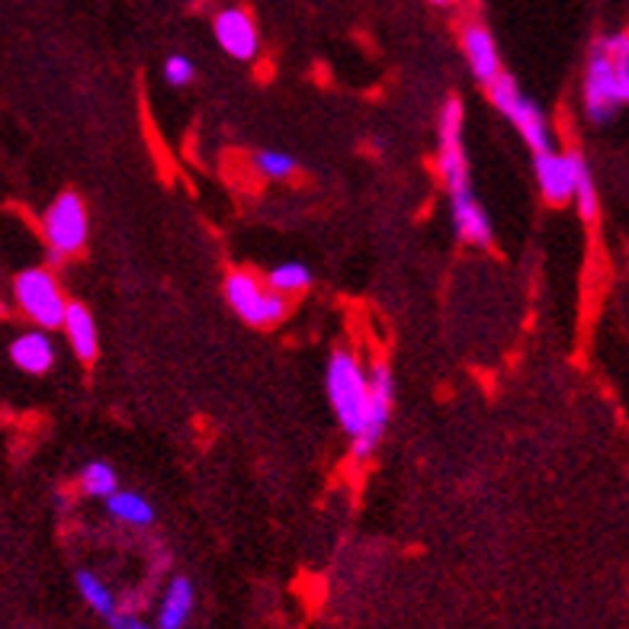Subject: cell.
I'll list each match as a JSON object with an SVG mask.
<instances>
[{
	"instance_id": "15",
	"label": "cell",
	"mask_w": 629,
	"mask_h": 629,
	"mask_svg": "<svg viewBox=\"0 0 629 629\" xmlns=\"http://www.w3.org/2000/svg\"><path fill=\"white\" fill-rule=\"evenodd\" d=\"M196 607V588L186 575H177L168 585V595L161 600V617H158V629H183L193 617Z\"/></svg>"
},
{
	"instance_id": "8",
	"label": "cell",
	"mask_w": 629,
	"mask_h": 629,
	"mask_svg": "<svg viewBox=\"0 0 629 629\" xmlns=\"http://www.w3.org/2000/svg\"><path fill=\"white\" fill-rule=\"evenodd\" d=\"M578 158L581 154H559V151L546 149V151H537V161H534V168H537V180H539V190H542V196L549 200V203H556V206H562V203H569L571 200V190H575V164H578Z\"/></svg>"
},
{
	"instance_id": "13",
	"label": "cell",
	"mask_w": 629,
	"mask_h": 629,
	"mask_svg": "<svg viewBox=\"0 0 629 629\" xmlns=\"http://www.w3.org/2000/svg\"><path fill=\"white\" fill-rule=\"evenodd\" d=\"M61 328L68 334V341H71V347H74V354L90 363V359H97V351H100V334H97V322H93V315H90L84 305H78V302H68V308H64V318H61Z\"/></svg>"
},
{
	"instance_id": "9",
	"label": "cell",
	"mask_w": 629,
	"mask_h": 629,
	"mask_svg": "<svg viewBox=\"0 0 629 629\" xmlns=\"http://www.w3.org/2000/svg\"><path fill=\"white\" fill-rule=\"evenodd\" d=\"M215 39H219V45L232 59L239 61H251L257 55V49H261V35H257V27H254L251 13H244L239 7L222 10L215 17Z\"/></svg>"
},
{
	"instance_id": "5",
	"label": "cell",
	"mask_w": 629,
	"mask_h": 629,
	"mask_svg": "<svg viewBox=\"0 0 629 629\" xmlns=\"http://www.w3.org/2000/svg\"><path fill=\"white\" fill-rule=\"evenodd\" d=\"M13 293H17V302H20L23 315L32 318L39 328L42 331L61 328V318H64L68 302L61 296L59 280H55L49 270L42 267L23 270V273L17 276Z\"/></svg>"
},
{
	"instance_id": "1",
	"label": "cell",
	"mask_w": 629,
	"mask_h": 629,
	"mask_svg": "<svg viewBox=\"0 0 629 629\" xmlns=\"http://www.w3.org/2000/svg\"><path fill=\"white\" fill-rule=\"evenodd\" d=\"M629 100V39L627 32L595 42L585 74V103L595 122H610Z\"/></svg>"
},
{
	"instance_id": "21",
	"label": "cell",
	"mask_w": 629,
	"mask_h": 629,
	"mask_svg": "<svg viewBox=\"0 0 629 629\" xmlns=\"http://www.w3.org/2000/svg\"><path fill=\"white\" fill-rule=\"evenodd\" d=\"M254 168L270 180H286L296 174V158H290L283 151H257L254 154Z\"/></svg>"
},
{
	"instance_id": "17",
	"label": "cell",
	"mask_w": 629,
	"mask_h": 629,
	"mask_svg": "<svg viewBox=\"0 0 629 629\" xmlns=\"http://www.w3.org/2000/svg\"><path fill=\"white\" fill-rule=\"evenodd\" d=\"M74 581H78L81 598L88 600L90 607H93V610H97L103 620H106L113 610H120V607H116V598H113V591H110V588H106V585H103V581H100L93 571H78V578H74Z\"/></svg>"
},
{
	"instance_id": "20",
	"label": "cell",
	"mask_w": 629,
	"mask_h": 629,
	"mask_svg": "<svg viewBox=\"0 0 629 629\" xmlns=\"http://www.w3.org/2000/svg\"><path fill=\"white\" fill-rule=\"evenodd\" d=\"M81 488L88 491L90 498H110L120 488L116 469L110 463H90L81 473Z\"/></svg>"
},
{
	"instance_id": "24",
	"label": "cell",
	"mask_w": 629,
	"mask_h": 629,
	"mask_svg": "<svg viewBox=\"0 0 629 629\" xmlns=\"http://www.w3.org/2000/svg\"><path fill=\"white\" fill-rule=\"evenodd\" d=\"M430 3H437V7H449V3H456V0H430Z\"/></svg>"
},
{
	"instance_id": "22",
	"label": "cell",
	"mask_w": 629,
	"mask_h": 629,
	"mask_svg": "<svg viewBox=\"0 0 629 629\" xmlns=\"http://www.w3.org/2000/svg\"><path fill=\"white\" fill-rule=\"evenodd\" d=\"M164 78L174 88H186V84H193L196 68H193V61L186 59V55H171V59L164 61Z\"/></svg>"
},
{
	"instance_id": "23",
	"label": "cell",
	"mask_w": 629,
	"mask_h": 629,
	"mask_svg": "<svg viewBox=\"0 0 629 629\" xmlns=\"http://www.w3.org/2000/svg\"><path fill=\"white\" fill-rule=\"evenodd\" d=\"M106 623H110V629H154L151 623H145V620H139V617H132V613H120V610H113V613L106 617Z\"/></svg>"
},
{
	"instance_id": "2",
	"label": "cell",
	"mask_w": 629,
	"mask_h": 629,
	"mask_svg": "<svg viewBox=\"0 0 629 629\" xmlns=\"http://www.w3.org/2000/svg\"><path fill=\"white\" fill-rule=\"evenodd\" d=\"M328 398L341 427L357 437L369 408V376L351 351H334L328 359Z\"/></svg>"
},
{
	"instance_id": "12",
	"label": "cell",
	"mask_w": 629,
	"mask_h": 629,
	"mask_svg": "<svg viewBox=\"0 0 629 629\" xmlns=\"http://www.w3.org/2000/svg\"><path fill=\"white\" fill-rule=\"evenodd\" d=\"M10 359L23 369V373H49L55 363V344L45 331H27L10 344Z\"/></svg>"
},
{
	"instance_id": "7",
	"label": "cell",
	"mask_w": 629,
	"mask_h": 629,
	"mask_svg": "<svg viewBox=\"0 0 629 629\" xmlns=\"http://www.w3.org/2000/svg\"><path fill=\"white\" fill-rule=\"evenodd\" d=\"M440 177L449 186V193L469 190V158L463 149V103L449 97L440 110Z\"/></svg>"
},
{
	"instance_id": "16",
	"label": "cell",
	"mask_w": 629,
	"mask_h": 629,
	"mask_svg": "<svg viewBox=\"0 0 629 629\" xmlns=\"http://www.w3.org/2000/svg\"><path fill=\"white\" fill-rule=\"evenodd\" d=\"M106 501V510L122 520V524H129V527H151L154 524V508H151V501L145 495H139V491H113L110 498H103Z\"/></svg>"
},
{
	"instance_id": "19",
	"label": "cell",
	"mask_w": 629,
	"mask_h": 629,
	"mask_svg": "<svg viewBox=\"0 0 629 629\" xmlns=\"http://www.w3.org/2000/svg\"><path fill=\"white\" fill-rule=\"evenodd\" d=\"M571 200L578 203V212L581 219H598V186H595V177L585 164V158H578L575 164V190H571Z\"/></svg>"
},
{
	"instance_id": "10",
	"label": "cell",
	"mask_w": 629,
	"mask_h": 629,
	"mask_svg": "<svg viewBox=\"0 0 629 629\" xmlns=\"http://www.w3.org/2000/svg\"><path fill=\"white\" fill-rule=\"evenodd\" d=\"M463 52H466L469 68H473V74L479 78L481 84H488L501 71V55H498L495 35L485 30L481 23H466L463 27Z\"/></svg>"
},
{
	"instance_id": "11",
	"label": "cell",
	"mask_w": 629,
	"mask_h": 629,
	"mask_svg": "<svg viewBox=\"0 0 629 629\" xmlns=\"http://www.w3.org/2000/svg\"><path fill=\"white\" fill-rule=\"evenodd\" d=\"M453 225L459 232V239L469 244H491V222L479 206V200L473 196V190H459L453 193Z\"/></svg>"
},
{
	"instance_id": "4",
	"label": "cell",
	"mask_w": 629,
	"mask_h": 629,
	"mask_svg": "<svg viewBox=\"0 0 629 629\" xmlns=\"http://www.w3.org/2000/svg\"><path fill=\"white\" fill-rule=\"evenodd\" d=\"M45 241H49V251H52V261L61 257H71L78 251H84L88 244V206L78 193H61L59 200L49 206L45 212Z\"/></svg>"
},
{
	"instance_id": "3",
	"label": "cell",
	"mask_w": 629,
	"mask_h": 629,
	"mask_svg": "<svg viewBox=\"0 0 629 629\" xmlns=\"http://www.w3.org/2000/svg\"><path fill=\"white\" fill-rule=\"evenodd\" d=\"M225 296H229L232 308L239 312L241 318L247 325H254V328H270V325L286 318V296L273 293L270 286H264L247 270H235L225 280Z\"/></svg>"
},
{
	"instance_id": "14",
	"label": "cell",
	"mask_w": 629,
	"mask_h": 629,
	"mask_svg": "<svg viewBox=\"0 0 629 629\" xmlns=\"http://www.w3.org/2000/svg\"><path fill=\"white\" fill-rule=\"evenodd\" d=\"M505 116L517 125V132H520V135H524V142L534 149V154H537V151L552 149V139H549V122H546L542 110H539L534 100H527V97L520 93Z\"/></svg>"
},
{
	"instance_id": "18",
	"label": "cell",
	"mask_w": 629,
	"mask_h": 629,
	"mask_svg": "<svg viewBox=\"0 0 629 629\" xmlns=\"http://www.w3.org/2000/svg\"><path fill=\"white\" fill-rule=\"evenodd\" d=\"M308 283H312V273L305 264H280L267 273V286L280 296L302 293V290H308Z\"/></svg>"
},
{
	"instance_id": "6",
	"label": "cell",
	"mask_w": 629,
	"mask_h": 629,
	"mask_svg": "<svg viewBox=\"0 0 629 629\" xmlns=\"http://www.w3.org/2000/svg\"><path fill=\"white\" fill-rule=\"evenodd\" d=\"M366 376H369V408H366L363 430L354 437V459L373 456V449L386 434V424L392 418V402H395V379H392V369L386 363H376Z\"/></svg>"
}]
</instances>
